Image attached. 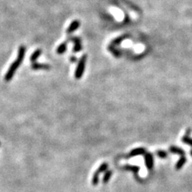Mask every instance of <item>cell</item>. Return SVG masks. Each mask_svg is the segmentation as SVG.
Segmentation results:
<instances>
[{"label": "cell", "mask_w": 192, "mask_h": 192, "mask_svg": "<svg viewBox=\"0 0 192 192\" xmlns=\"http://www.w3.org/2000/svg\"><path fill=\"white\" fill-rule=\"evenodd\" d=\"M26 53V47L24 46H21V47L19 48V53H18V57L16 59V60L15 61L14 63L10 65V67L8 69V71L6 72V74L5 75L4 77V79L5 81H10L11 80V78L14 76L15 73L17 71V69L20 67L22 62L23 60L24 55Z\"/></svg>", "instance_id": "cell-1"}, {"label": "cell", "mask_w": 192, "mask_h": 192, "mask_svg": "<svg viewBox=\"0 0 192 192\" xmlns=\"http://www.w3.org/2000/svg\"><path fill=\"white\" fill-rule=\"evenodd\" d=\"M86 59H87V55H84L81 57L80 60L78 62V66H77L76 71L75 73V77L76 79H80L82 78L83 73H84L85 67H86Z\"/></svg>", "instance_id": "cell-2"}, {"label": "cell", "mask_w": 192, "mask_h": 192, "mask_svg": "<svg viewBox=\"0 0 192 192\" xmlns=\"http://www.w3.org/2000/svg\"><path fill=\"white\" fill-rule=\"evenodd\" d=\"M144 159H145L146 167L148 170H151L154 167V159L153 156L151 153H146L144 155Z\"/></svg>", "instance_id": "cell-3"}, {"label": "cell", "mask_w": 192, "mask_h": 192, "mask_svg": "<svg viewBox=\"0 0 192 192\" xmlns=\"http://www.w3.org/2000/svg\"><path fill=\"white\" fill-rule=\"evenodd\" d=\"M146 154V150L144 148H137V149L132 150L131 152H130L129 155H127V158H131V157H135L139 156V155H145Z\"/></svg>", "instance_id": "cell-4"}, {"label": "cell", "mask_w": 192, "mask_h": 192, "mask_svg": "<svg viewBox=\"0 0 192 192\" xmlns=\"http://www.w3.org/2000/svg\"><path fill=\"white\" fill-rule=\"evenodd\" d=\"M79 26H80V22L78 21V20H75V21H73L72 23L70 24L69 27L67 28V34L72 33V32L76 31V30L79 27Z\"/></svg>", "instance_id": "cell-5"}, {"label": "cell", "mask_w": 192, "mask_h": 192, "mask_svg": "<svg viewBox=\"0 0 192 192\" xmlns=\"http://www.w3.org/2000/svg\"><path fill=\"white\" fill-rule=\"evenodd\" d=\"M71 40H72L74 43H75V47H74V52L77 53V52H79V51L82 50V45H81V40L79 38L73 37L71 38Z\"/></svg>", "instance_id": "cell-6"}, {"label": "cell", "mask_w": 192, "mask_h": 192, "mask_svg": "<svg viewBox=\"0 0 192 192\" xmlns=\"http://www.w3.org/2000/svg\"><path fill=\"white\" fill-rule=\"evenodd\" d=\"M31 68L34 70H39V69H45V70H48L51 68L49 64L47 63H35L31 65Z\"/></svg>", "instance_id": "cell-7"}, {"label": "cell", "mask_w": 192, "mask_h": 192, "mask_svg": "<svg viewBox=\"0 0 192 192\" xmlns=\"http://www.w3.org/2000/svg\"><path fill=\"white\" fill-rule=\"evenodd\" d=\"M169 151H170V152H171V153L176 154V155H180L181 156H184L185 155L184 151L182 149H181V148H179V147H175V146H171L170 148H169Z\"/></svg>", "instance_id": "cell-8"}, {"label": "cell", "mask_w": 192, "mask_h": 192, "mask_svg": "<svg viewBox=\"0 0 192 192\" xmlns=\"http://www.w3.org/2000/svg\"><path fill=\"white\" fill-rule=\"evenodd\" d=\"M190 129L187 130L186 135L182 137V142L183 143H186V144H187V145H190L192 147V139L189 137V134H190Z\"/></svg>", "instance_id": "cell-9"}, {"label": "cell", "mask_w": 192, "mask_h": 192, "mask_svg": "<svg viewBox=\"0 0 192 192\" xmlns=\"http://www.w3.org/2000/svg\"><path fill=\"white\" fill-rule=\"evenodd\" d=\"M186 163V158L185 156H181L180 159L178 161V163H176V166H175V168L176 170H180L182 167H183V165Z\"/></svg>", "instance_id": "cell-10"}, {"label": "cell", "mask_w": 192, "mask_h": 192, "mask_svg": "<svg viewBox=\"0 0 192 192\" xmlns=\"http://www.w3.org/2000/svg\"><path fill=\"white\" fill-rule=\"evenodd\" d=\"M123 169L128 170V171H132L135 174H137L138 171H139V167L137 166H131V165H124Z\"/></svg>", "instance_id": "cell-11"}, {"label": "cell", "mask_w": 192, "mask_h": 192, "mask_svg": "<svg viewBox=\"0 0 192 192\" xmlns=\"http://www.w3.org/2000/svg\"><path fill=\"white\" fill-rule=\"evenodd\" d=\"M67 43H61L60 45L59 46V47L57 48V50H56L57 54H59V55H62V54L65 53V51H66V50H67Z\"/></svg>", "instance_id": "cell-12"}, {"label": "cell", "mask_w": 192, "mask_h": 192, "mask_svg": "<svg viewBox=\"0 0 192 192\" xmlns=\"http://www.w3.org/2000/svg\"><path fill=\"white\" fill-rule=\"evenodd\" d=\"M41 54H42V50L41 49L36 50V51H35L33 54H32L31 56V59H31V62H35V61H36V59H37L38 58H39V56L41 55Z\"/></svg>", "instance_id": "cell-13"}, {"label": "cell", "mask_w": 192, "mask_h": 192, "mask_svg": "<svg viewBox=\"0 0 192 192\" xmlns=\"http://www.w3.org/2000/svg\"><path fill=\"white\" fill-rule=\"evenodd\" d=\"M111 175H112V171H106V172L105 173V174H104L103 178H102V182H103V183H106V182H109Z\"/></svg>", "instance_id": "cell-14"}, {"label": "cell", "mask_w": 192, "mask_h": 192, "mask_svg": "<svg viewBox=\"0 0 192 192\" xmlns=\"http://www.w3.org/2000/svg\"><path fill=\"white\" fill-rule=\"evenodd\" d=\"M107 167H108V164L106 163H102V164L100 165V167H98V170H97V171H98V173H102V172H104V171H106V169H107Z\"/></svg>", "instance_id": "cell-15"}, {"label": "cell", "mask_w": 192, "mask_h": 192, "mask_svg": "<svg viewBox=\"0 0 192 192\" xmlns=\"http://www.w3.org/2000/svg\"><path fill=\"white\" fill-rule=\"evenodd\" d=\"M98 176H99V173L98 171H96L92 178V184L94 186H96L98 183Z\"/></svg>", "instance_id": "cell-16"}, {"label": "cell", "mask_w": 192, "mask_h": 192, "mask_svg": "<svg viewBox=\"0 0 192 192\" xmlns=\"http://www.w3.org/2000/svg\"><path fill=\"white\" fill-rule=\"evenodd\" d=\"M156 155L159 157V158H162V159H165L167 158L168 154L164 151H156Z\"/></svg>", "instance_id": "cell-17"}, {"label": "cell", "mask_w": 192, "mask_h": 192, "mask_svg": "<svg viewBox=\"0 0 192 192\" xmlns=\"http://www.w3.org/2000/svg\"><path fill=\"white\" fill-rule=\"evenodd\" d=\"M71 61H73V62H74V61L76 60V59H75V57H72V59H71Z\"/></svg>", "instance_id": "cell-18"}, {"label": "cell", "mask_w": 192, "mask_h": 192, "mask_svg": "<svg viewBox=\"0 0 192 192\" xmlns=\"http://www.w3.org/2000/svg\"><path fill=\"white\" fill-rule=\"evenodd\" d=\"M190 155H191V156H192V150H191V151H190Z\"/></svg>", "instance_id": "cell-19"}]
</instances>
